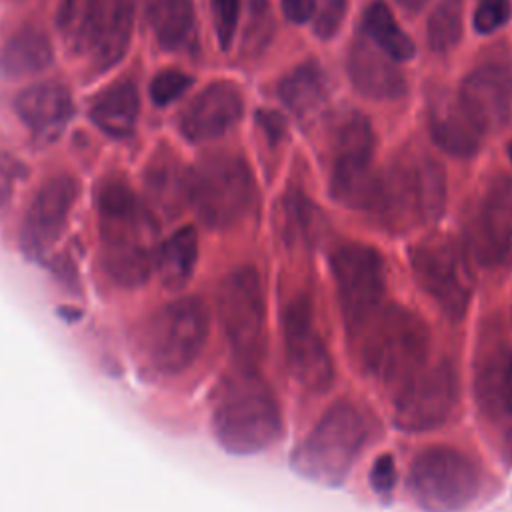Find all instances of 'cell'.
<instances>
[{
    "mask_svg": "<svg viewBox=\"0 0 512 512\" xmlns=\"http://www.w3.org/2000/svg\"><path fill=\"white\" fill-rule=\"evenodd\" d=\"M100 228V268L120 288L142 286L154 272L156 226L134 192L108 180L96 194Z\"/></svg>",
    "mask_w": 512,
    "mask_h": 512,
    "instance_id": "1",
    "label": "cell"
},
{
    "mask_svg": "<svg viewBox=\"0 0 512 512\" xmlns=\"http://www.w3.org/2000/svg\"><path fill=\"white\" fill-rule=\"evenodd\" d=\"M216 440L230 454H256L270 448L284 430L278 398L252 366L236 364L218 388L212 408Z\"/></svg>",
    "mask_w": 512,
    "mask_h": 512,
    "instance_id": "2",
    "label": "cell"
},
{
    "mask_svg": "<svg viewBox=\"0 0 512 512\" xmlns=\"http://www.w3.org/2000/svg\"><path fill=\"white\" fill-rule=\"evenodd\" d=\"M348 334L362 372L384 384L402 382L428 360V326L400 304H380Z\"/></svg>",
    "mask_w": 512,
    "mask_h": 512,
    "instance_id": "3",
    "label": "cell"
},
{
    "mask_svg": "<svg viewBox=\"0 0 512 512\" xmlns=\"http://www.w3.org/2000/svg\"><path fill=\"white\" fill-rule=\"evenodd\" d=\"M446 206L444 168L432 156L394 160L380 174L372 212L390 232H408L436 222Z\"/></svg>",
    "mask_w": 512,
    "mask_h": 512,
    "instance_id": "4",
    "label": "cell"
},
{
    "mask_svg": "<svg viewBox=\"0 0 512 512\" xmlns=\"http://www.w3.org/2000/svg\"><path fill=\"white\" fill-rule=\"evenodd\" d=\"M370 436L364 414L350 402L332 404L292 450V470L322 486H340Z\"/></svg>",
    "mask_w": 512,
    "mask_h": 512,
    "instance_id": "5",
    "label": "cell"
},
{
    "mask_svg": "<svg viewBox=\"0 0 512 512\" xmlns=\"http://www.w3.org/2000/svg\"><path fill=\"white\" fill-rule=\"evenodd\" d=\"M210 332V314L196 296H180L160 306L146 322L142 352L158 376L188 370L202 354Z\"/></svg>",
    "mask_w": 512,
    "mask_h": 512,
    "instance_id": "6",
    "label": "cell"
},
{
    "mask_svg": "<svg viewBox=\"0 0 512 512\" xmlns=\"http://www.w3.org/2000/svg\"><path fill=\"white\" fill-rule=\"evenodd\" d=\"M250 166L234 154H212L186 172V202L202 224L224 230L238 224L254 202Z\"/></svg>",
    "mask_w": 512,
    "mask_h": 512,
    "instance_id": "7",
    "label": "cell"
},
{
    "mask_svg": "<svg viewBox=\"0 0 512 512\" xmlns=\"http://www.w3.org/2000/svg\"><path fill=\"white\" fill-rule=\"evenodd\" d=\"M408 490L426 512H462L482 490L478 464L452 446H430L410 464Z\"/></svg>",
    "mask_w": 512,
    "mask_h": 512,
    "instance_id": "8",
    "label": "cell"
},
{
    "mask_svg": "<svg viewBox=\"0 0 512 512\" xmlns=\"http://www.w3.org/2000/svg\"><path fill=\"white\" fill-rule=\"evenodd\" d=\"M216 308L236 364L256 368L266 352V296L258 270L238 266L228 272L218 286Z\"/></svg>",
    "mask_w": 512,
    "mask_h": 512,
    "instance_id": "9",
    "label": "cell"
},
{
    "mask_svg": "<svg viewBox=\"0 0 512 512\" xmlns=\"http://www.w3.org/2000/svg\"><path fill=\"white\" fill-rule=\"evenodd\" d=\"M408 260L416 284L436 308L450 320L464 318L474 292L466 252L446 236H430L410 248Z\"/></svg>",
    "mask_w": 512,
    "mask_h": 512,
    "instance_id": "10",
    "label": "cell"
},
{
    "mask_svg": "<svg viewBox=\"0 0 512 512\" xmlns=\"http://www.w3.org/2000/svg\"><path fill=\"white\" fill-rule=\"evenodd\" d=\"M458 402V376L450 362L428 360L396 384L392 420L404 432H430L452 416Z\"/></svg>",
    "mask_w": 512,
    "mask_h": 512,
    "instance_id": "11",
    "label": "cell"
},
{
    "mask_svg": "<svg viewBox=\"0 0 512 512\" xmlns=\"http://www.w3.org/2000/svg\"><path fill=\"white\" fill-rule=\"evenodd\" d=\"M374 132L370 122L358 114H348L334 136V162L330 174V194L336 202L372 210L378 194L380 174L372 168Z\"/></svg>",
    "mask_w": 512,
    "mask_h": 512,
    "instance_id": "12",
    "label": "cell"
},
{
    "mask_svg": "<svg viewBox=\"0 0 512 512\" xmlns=\"http://www.w3.org/2000/svg\"><path fill=\"white\" fill-rule=\"evenodd\" d=\"M284 354L290 376L308 392L320 394L334 382V360L316 324L308 298H292L282 312Z\"/></svg>",
    "mask_w": 512,
    "mask_h": 512,
    "instance_id": "13",
    "label": "cell"
},
{
    "mask_svg": "<svg viewBox=\"0 0 512 512\" xmlns=\"http://www.w3.org/2000/svg\"><path fill=\"white\" fill-rule=\"evenodd\" d=\"M330 270L346 328L382 304L386 268L380 252L368 244L346 242L334 250Z\"/></svg>",
    "mask_w": 512,
    "mask_h": 512,
    "instance_id": "14",
    "label": "cell"
},
{
    "mask_svg": "<svg viewBox=\"0 0 512 512\" xmlns=\"http://www.w3.org/2000/svg\"><path fill=\"white\" fill-rule=\"evenodd\" d=\"M76 198L78 182L72 176H54L38 188L20 226V250L28 260L40 262L54 248Z\"/></svg>",
    "mask_w": 512,
    "mask_h": 512,
    "instance_id": "15",
    "label": "cell"
},
{
    "mask_svg": "<svg viewBox=\"0 0 512 512\" xmlns=\"http://www.w3.org/2000/svg\"><path fill=\"white\" fill-rule=\"evenodd\" d=\"M476 404L482 422L506 458H512V348L486 354L474 378Z\"/></svg>",
    "mask_w": 512,
    "mask_h": 512,
    "instance_id": "16",
    "label": "cell"
},
{
    "mask_svg": "<svg viewBox=\"0 0 512 512\" xmlns=\"http://www.w3.org/2000/svg\"><path fill=\"white\" fill-rule=\"evenodd\" d=\"M470 254L482 266H502L512 254V178L496 180L468 224Z\"/></svg>",
    "mask_w": 512,
    "mask_h": 512,
    "instance_id": "17",
    "label": "cell"
},
{
    "mask_svg": "<svg viewBox=\"0 0 512 512\" xmlns=\"http://www.w3.org/2000/svg\"><path fill=\"white\" fill-rule=\"evenodd\" d=\"M456 98L482 134L496 132L512 120V70L482 64L462 80Z\"/></svg>",
    "mask_w": 512,
    "mask_h": 512,
    "instance_id": "18",
    "label": "cell"
},
{
    "mask_svg": "<svg viewBox=\"0 0 512 512\" xmlns=\"http://www.w3.org/2000/svg\"><path fill=\"white\" fill-rule=\"evenodd\" d=\"M240 90L230 82H212L182 110L178 126L186 140L208 142L224 136L242 116Z\"/></svg>",
    "mask_w": 512,
    "mask_h": 512,
    "instance_id": "19",
    "label": "cell"
},
{
    "mask_svg": "<svg viewBox=\"0 0 512 512\" xmlns=\"http://www.w3.org/2000/svg\"><path fill=\"white\" fill-rule=\"evenodd\" d=\"M136 0H94L82 52L98 70L116 66L128 52Z\"/></svg>",
    "mask_w": 512,
    "mask_h": 512,
    "instance_id": "20",
    "label": "cell"
},
{
    "mask_svg": "<svg viewBox=\"0 0 512 512\" xmlns=\"http://www.w3.org/2000/svg\"><path fill=\"white\" fill-rule=\"evenodd\" d=\"M346 70L352 86L370 100H396L406 92V78L398 60L378 48L366 34L352 42Z\"/></svg>",
    "mask_w": 512,
    "mask_h": 512,
    "instance_id": "21",
    "label": "cell"
},
{
    "mask_svg": "<svg viewBox=\"0 0 512 512\" xmlns=\"http://www.w3.org/2000/svg\"><path fill=\"white\" fill-rule=\"evenodd\" d=\"M14 110L34 138L52 142L62 134L72 116V96L58 82H38L18 92Z\"/></svg>",
    "mask_w": 512,
    "mask_h": 512,
    "instance_id": "22",
    "label": "cell"
},
{
    "mask_svg": "<svg viewBox=\"0 0 512 512\" xmlns=\"http://www.w3.org/2000/svg\"><path fill=\"white\" fill-rule=\"evenodd\" d=\"M432 140L450 156L468 158L478 152L482 132L460 106L458 98L440 96L430 106Z\"/></svg>",
    "mask_w": 512,
    "mask_h": 512,
    "instance_id": "23",
    "label": "cell"
},
{
    "mask_svg": "<svg viewBox=\"0 0 512 512\" xmlns=\"http://www.w3.org/2000/svg\"><path fill=\"white\" fill-rule=\"evenodd\" d=\"M54 58L50 38L34 26L14 32L0 48V78L22 80L44 72Z\"/></svg>",
    "mask_w": 512,
    "mask_h": 512,
    "instance_id": "24",
    "label": "cell"
},
{
    "mask_svg": "<svg viewBox=\"0 0 512 512\" xmlns=\"http://www.w3.org/2000/svg\"><path fill=\"white\" fill-rule=\"evenodd\" d=\"M140 112V96L132 82H116L102 90L90 106L92 122L114 138L132 134Z\"/></svg>",
    "mask_w": 512,
    "mask_h": 512,
    "instance_id": "25",
    "label": "cell"
},
{
    "mask_svg": "<svg viewBox=\"0 0 512 512\" xmlns=\"http://www.w3.org/2000/svg\"><path fill=\"white\" fill-rule=\"evenodd\" d=\"M198 260V234L192 226H182L172 232L156 248L154 270L168 290H180L188 284Z\"/></svg>",
    "mask_w": 512,
    "mask_h": 512,
    "instance_id": "26",
    "label": "cell"
},
{
    "mask_svg": "<svg viewBox=\"0 0 512 512\" xmlns=\"http://www.w3.org/2000/svg\"><path fill=\"white\" fill-rule=\"evenodd\" d=\"M278 96L296 116H312L328 98V82L322 68L316 62L296 66L280 80Z\"/></svg>",
    "mask_w": 512,
    "mask_h": 512,
    "instance_id": "27",
    "label": "cell"
},
{
    "mask_svg": "<svg viewBox=\"0 0 512 512\" xmlns=\"http://www.w3.org/2000/svg\"><path fill=\"white\" fill-rule=\"evenodd\" d=\"M148 16L158 44L166 50H180L194 36L192 0H152Z\"/></svg>",
    "mask_w": 512,
    "mask_h": 512,
    "instance_id": "28",
    "label": "cell"
},
{
    "mask_svg": "<svg viewBox=\"0 0 512 512\" xmlns=\"http://www.w3.org/2000/svg\"><path fill=\"white\" fill-rule=\"evenodd\" d=\"M364 34L398 62L410 60L416 52L412 38L396 22L390 8L376 0L364 12Z\"/></svg>",
    "mask_w": 512,
    "mask_h": 512,
    "instance_id": "29",
    "label": "cell"
},
{
    "mask_svg": "<svg viewBox=\"0 0 512 512\" xmlns=\"http://www.w3.org/2000/svg\"><path fill=\"white\" fill-rule=\"evenodd\" d=\"M462 30H464L462 2L442 0L428 16V26H426L428 46L434 52H448L460 42Z\"/></svg>",
    "mask_w": 512,
    "mask_h": 512,
    "instance_id": "30",
    "label": "cell"
},
{
    "mask_svg": "<svg viewBox=\"0 0 512 512\" xmlns=\"http://www.w3.org/2000/svg\"><path fill=\"white\" fill-rule=\"evenodd\" d=\"M320 212L318 208L294 192L282 202V230L294 242H312L318 234Z\"/></svg>",
    "mask_w": 512,
    "mask_h": 512,
    "instance_id": "31",
    "label": "cell"
},
{
    "mask_svg": "<svg viewBox=\"0 0 512 512\" xmlns=\"http://www.w3.org/2000/svg\"><path fill=\"white\" fill-rule=\"evenodd\" d=\"M148 184L164 208H174L186 200V172H180L172 160H156L148 170Z\"/></svg>",
    "mask_w": 512,
    "mask_h": 512,
    "instance_id": "32",
    "label": "cell"
},
{
    "mask_svg": "<svg viewBox=\"0 0 512 512\" xmlns=\"http://www.w3.org/2000/svg\"><path fill=\"white\" fill-rule=\"evenodd\" d=\"M92 2L94 0H60L58 4V28L62 36L70 42V46L78 48L82 52L88 24H90V14H92Z\"/></svg>",
    "mask_w": 512,
    "mask_h": 512,
    "instance_id": "33",
    "label": "cell"
},
{
    "mask_svg": "<svg viewBox=\"0 0 512 512\" xmlns=\"http://www.w3.org/2000/svg\"><path fill=\"white\" fill-rule=\"evenodd\" d=\"M240 6H242L240 0H212L210 2L214 32H216V40L222 50H228L234 40L238 20H240Z\"/></svg>",
    "mask_w": 512,
    "mask_h": 512,
    "instance_id": "34",
    "label": "cell"
},
{
    "mask_svg": "<svg viewBox=\"0 0 512 512\" xmlns=\"http://www.w3.org/2000/svg\"><path fill=\"white\" fill-rule=\"evenodd\" d=\"M192 86V76L180 70H162L150 82V98L158 106H166L180 98Z\"/></svg>",
    "mask_w": 512,
    "mask_h": 512,
    "instance_id": "35",
    "label": "cell"
},
{
    "mask_svg": "<svg viewBox=\"0 0 512 512\" xmlns=\"http://www.w3.org/2000/svg\"><path fill=\"white\" fill-rule=\"evenodd\" d=\"M512 16L510 0H480L474 10V30L478 34H492L502 28Z\"/></svg>",
    "mask_w": 512,
    "mask_h": 512,
    "instance_id": "36",
    "label": "cell"
},
{
    "mask_svg": "<svg viewBox=\"0 0 512 512\" xmlns=\"http://www.w3.org/2000/svg\"><path fill=\"white\" fill-rule=\"evenodd\" d=\"M348 0H316L314 30L320 38H332L346 14Z\"/></svg>",
    "mask_w": 512,
    "mask_h": 512,
    "instance_id": "37",
    "label": "cell"
},
{
    "mask_svg": "<svg viewBox=\"0 0 512 512\" xmlns=\"http://www.w3.org/2000/svg\"><path fill=\"white\" fill-rule=\"evenodd\" d=\"M22 176H24L22 162L18 158H14L12 154L0 152V216L8 208L14 188Z\"/></svg>",
    "mask_w": 512,
    "mask_h": 512,
    "instance_id": "38",
    "label": "cell"
},
{
    "mask_svg": "<svg viewBox=\"0 0 512 512\" xmlns=\"http://www.w3.org/2000/svg\"><path fill=\"white\" fill-rule=\"evenodd\" d=\"M370 486L376 494H380L382 498L390 496L394 486H396V464H394V456L392 454H382L374 460L372 468H370Z\"/></svg>",
    "mask_w": 512,
    "mask_h": 512,
    "instance_id": "39",
    "label": "cell"
},
{
    "mask_svg": "<svg viewBox=\"0 0 512 512\" xmlns=\"http://www.w3.org/2000/svg\"><path fill=\"white\" fill-rule=\"evenodd\" d=\"M282 12L290 22H310L316 16V0H282Z\"/></svg>",
    "mask_w": 512,
    "mask_h": 512,
    "instance_id": "40",
    "label": "cell"
},
{
    "mask_svg": "<svg viewBox=\"0 0 512 512\" xmlns=\"http://www.w3.org/2000/svg\"><path fill=\"white\" fill-rule=\"evenodd\" d=\"M258 120L262 122V128L272 136V138H278L282 132H284V120L280 114L268 110V112H260L258 114Z\"/></svg>",
    "mask_w": 512,
    "mask_h": 512,
    "instance_id": "41",
    "label": "cell"
},
{
    "mask_svg": "<svg viewBox=\"0 0 512 512\" xmlns=\"http://www.w3.org/2000/svg\"><path fill=\"white\" fill-rule=\"evenodd\" d=\"M402 10H406V12H410V14H416V12H420L426 4H428V0H394Z\"/></svg>",
    "mask_w": 512,
    "mask_h": 512,
    "instance_id": "42",
    "label": "cell"
},
{
    "mask_svg": "<svg viewBox=\"0 0 512 512\" xmlns=\"http://www.w3.org/2000/svg\"><path fill=\"white\" fill-rule=\"evenodd\" d=\"M508 156H510V160H512V140H510V144H508Z\"/></svg>",
    "mask_w": 512,
    "mask_h": 512,
    "instance_id": "43",
    "label": "cell"
},
{
    "mask_svg": "<svg viewBox=\"0 0 512 512\" xmlns=\"http://www.w3.org/2000/svg\"><path fill=\"white\" fill-rule=\"evenodd\" d=\"M8 2H24V0H8Z\"/></svg>",
    "mask_w": 512,
    "mask_h": 512,
    "instance_id": "44",
    "label": "cell"
}]
</instances>
